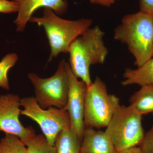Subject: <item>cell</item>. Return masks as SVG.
I'll return each mask as SVG.
<instances>
[{
  "mask_svg": "<svg viewBox=\"0 0 153 153\" xmlns=\"http://www.w3.org/2000/svg\"><path fill=\"white\" fill-rule=\"evenodd\" d=\"M18 59L19 57L16 53H10L3 57L0 61V87L3 89H10L8 72L15 66Z\"/></svg>",
  "mask_w": 153,
  "mask_h": 153,
  "instance_id": "obj_17",
  "label": "cell"
},
{
  "mask_svg": "<svg viewBox=\"0 0 153 153\" xmlns=\"http://www.w3.org/2000/svg\"><path fill=\"white\" fill-rule=\"evenodd\" d=\"M142 119L130 105L118 108L105 130L117 151L140 146L145 134Z\"/></svg>",
  "mask_w": 153,
  "mask_h": 153,
  "instance_id": "obj_4",
  "label": "cell"
},
{
  "mask_svg": "<svg viewBox=\"0 0 153 153\" xmlns=\"http://www.w3.org/2000/svg\"><path fill=\"white\" fill-rule=\"evenodd\" d=\"M139 146L142 153H153V121L152 127L145 133L142 142Z\"/></svg>",
  "mask_w": 153,
  "mask_h": 153,
  "instance_id": "obj_18",
  "label": "cell"
},
{
  "mask_svg": "<svg viewBox=\"0 0 153 153\" xmlns=\"http://www.w3.org/2000/svg\"><path fill=\"white\" fill-rule=\"evenodd\" d=\"M18 6V16L14 21L18 32H23L33 13L41 7L49 8L56 14L66 13L68 7L66 0H12Z\"/></svg>",
  "mask_w": 153,
  "mask_h": 153,
  "instance_id": "obj_10",
  "label": "cell"
},
{
  "mask_svg": "<svg viewBox=\"0 0 153 153\" xmlns=\"http://www.w3.org/2000/svg\"><path fill=\"white\" fill-rule=\"evenodd\" d=\"M67 64L65 59L61 60L55 74L48 78H41L34 73L28 74L34 87L35 99L41 108H66L69 91Z\"/></svg>",
  "mask_w": 153,
  "mask_h": 153,
  "instance_id": "obj_6",
  "label": "cell"
},
{
  "mask_svg": "<svg viewBox=\"0 0 153 153\" xmlns=\"http://www.w3.org/2000/svg\"><path fill=\"white\" fill-rule=\"evenodd\" d=\"M129 102L140 114L152 113L153 116V85L141 87L130 97Z\"/></svg>",
  "mask_w": 153,
  "mask_h": 153,
  "instance_id": "obj_13",
  "label": "cell"
},
{
  "mask_svg": "<svg viewBox=\"0 0 153 153\" xmlns=\"http://www.w3.org/2000/svg\"><path fill=\"white\" fill-rule=\"evenodd\" d=\"M23 142L28 153H56L55 146L49 143L44 134L36 135Z\"/></svg>",
  "mask_w": 153,
  "mask_h": 153,
  "instance_id": "obj_15",
  "label": "cell"
},
{
  "mask_svg": "<svg viewBox=\"0 0 153 153\" xmlns=\"http://www.w3.org/2000/svg\"><path fill=\"white\" fill-rule=\"evenodd\" d=\"M21 106L24 108L21 114L35 121L41 128L48 142L54 146L58 133L70 128V118L67 111L50 107L43 109L38 104L34 97L21 99Z\"/></svg>",
  "mask_w": 153,
  "mask_h": 153,
  "instance_id": "obj_7",
  "label": "cell"
},
{
  "mask_svg": "<svg viewBox=\"0 0 153 153\" xmlns=\"http://www.w3.org/2000/svg\"><path fill=\"white\" fill-rule=\"evenodd\" d=\"M116 153H142L139 146H135L119 151Z\"/></svg>",
  "mask_w": 153,
  "mask_h": 153,
  "instance_id": "obj_22",
  "label": "cell"
},
{
  "mask_svg": "<svg viewBox=\"0 0 153 153\" xmlns=\"http://www.w3.org/2000/svg\"><path fill=\"white\" fill-rule=\"evenodd\" d=\"M21 99L16 94L0 95V131L16 136L24 141L36 134L34 129L25 127L19 120Z\"/></svg>",
  "mask_w": 153,
  "mask_h": 153,
  "instance_id": "obj_9",
  "label": "cell"
},
{
  "mask_svg": "<svg viewBox=\"0 0 153 153\" xmlns=\"http://www.w3.org/2000/svg\"><path fill=\"white\" fill-rule=\"evenodd\" d=\"M81 153H116L105 131L85 127L81 144Z\"/></svg>",
  "mask_w": 153,
  "mask_h": 153,
  "instance_id": "obj_11",
  "label": "cell"
},
{
  "mask_svg": "<svg viewBox=\"0 0 153 153\" xmlns=\"http://www.w3.org/2000/svg\"><path fill=\"white\" fill-rule=\"evenodd\" d=\"M120 105V99L108 93L106 85L98 76L88 86L85 95L84 122L85 127H106Z\"/></svg>",
  "mask_w": 153,
  "mask_h": 153,
  "instance_id": "obj_5",
  "label": "cell"
},
{
  "mask_svg": "<svg viewBox=\"0 0 153 153\" xmlns=\"http://www.w3.org/2000/svg\"><path fill=\"white\" fill-rule=\"evenodd\" d=\"M81 141L69 128L58 133L54 146L56 153H81Z\"/></svg>",
  "mask_w": 153,
  "mask_h": 153,
  "instance_id": "obj_14",
  "label": "cell"
},
{
  "mask_svg": "<svg viewBox=\"0 0 153 153\" xmlns=\"http://www.w3.org/2000/svg\"><path fill=\"white\" fill-rule=\"evenodd\" d=\"M18 4L14 1L9 0H0V13L10 14L17 13Z\"/></svg>",
  "mask_w": 153,
  "mask_h": 153,
  "instance_id": "obj_19",
  "label": "cell"
},
{
  "mask_svg": "<svg viewBox=\"0 0 153 153\" xmlns=\"http://www.w3.org/2000/svg\"><path fill=\"white\" fill-rule=\"evenodd\" d=\"M123 76L124 79L121 84L123 86L153 85V57L137 69L126 68Z\"/></svg>",
  "mask_w": 153,
  "mask_h": 153,
  "instance_id": "obj_12",
  "label": "cell"
},
{
  "mask_svg": "<svg viewBox=\"0 0 153 153\" xmlns=\"http://www.w3.org/2000/svg\"><path fill=\"white\" fill-rule=\"evenodd\" d=\"M0 153H28L22 140L14 135L6 133L0 140Z\"/></svg>",
  "mask_w": 153,
  "mask_h": 153,
  "instance_id": "obj_16",
  "label": "cell"
},
{
  "mask_svg": "<svg viewBox=\"0 0 153 153\" xmlns=\"http://www.w3.org/2000/svg\"><path fill=\"white\" fill-rule=\"evenodd\" d=\"M117 0H89L91 4L100 5L106 7H110Z\"/></svg>",
  "mask_w": 153,
  "mask_h": 153,
  "instance_id": "obj_21",
  "label": "cell"
},
{
  "mask_svg": "<svg viewBox=\"0 0 153 153\" xmlns=\"http://www.w3.org/2000/svg\"><path fill=\"white\" fill-rule=\"evenodd\" d=\"M69 91L65 109L70 118V128L82 141L85 128L84 122L85 99L88 86L84 81L78 80L71 71L69 63L67 64Z\"/></svg>",
  "mask_w": 153,
  "mask_h": 153,
  "instance_id": "obj_8",
  "label": "cell"
},
{
  "mask_svg": "<svg viewBox=\"0 0 153 153\" xmlns=\"http://www.w3.org/2000/svg\"><path fill=\"white\" fill-rule=\"evenodd\" d=\"M140 11L153 16V0H140Z\"/></svg>",
  "mask_w": 153,
  "mask_h": 153,
  "instance_id": "obj_20",
  "label": "cell"
},
{
  "mask_svg": "<svg viewBox=\"0 0 153 153\" xmlns=\"http://www.w3.org/2000/svg\"><path fill=\"white\" fill-rule=\"evenodd\" d=\"M30 22L36 23L45 30L50 47L48 61L51 62L60 53H68L71 44L90 27L92 20H66L58 16L51 9L44 8L42 16H32Z\"/></svg>",
  "mask_w": 153,
  "mask_h": 153,
  "instance_id": "obj_3",
  "label": "cell"
},
{
  "mask_svg": "<svg viewBox=\"0 0 153 153\" xmlns=\"http://www.w3.org/2000/svg\"><path fill=\"white\" fill-rule=\"evenodd\" d=\"M104 34L98 26L88 28L73 41L69 48V64L71 71L88 86L92 82L90 66L104 63L108 54L103 41Z\"/></svg>",
  "mask_w": 153,
  "mask_h": 153,
  "instance_id": "obj_2",
  "label": "cell"
},
{
  "mask_svg": "<svg viewBox=\"0 0 153 153\" xmlns=\"http://www.w3.org/2000/svg\"><path fill=\"white\" fill-rule=\"evenodd\" d=\"M114 38L127 46L139 67L153 57V16L139 11L123 18Z\"/></svg>",
  "mask_w": 153,
  "mask_h": 153,
  "instance_id": "obj_1",
  "label": "cell"
}]
</instances>
